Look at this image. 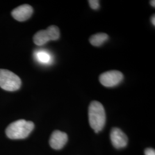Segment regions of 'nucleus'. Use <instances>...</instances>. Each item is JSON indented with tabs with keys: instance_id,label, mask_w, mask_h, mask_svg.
I'll return each instance as SVG.
<instances>
[{
	"instance_id": "nucleus-6",
	"label": "nucleus",
	"mask_w": 155,
	"mask_h": 155,
	"mask_svg": "<svg viewBox=\"0 0 155 155\" xmlns=\"http://www.w3.org/2000/svg\"><path fill=\"white\" fill-rule=\"evenodd\" d=\"M110 140L113 145L117 149L125 147L128 141L127 135L118 127H113L111 129Z\"/></svg>"
},
{
	"instance_id": "nucleus-11",
	"label": "nucleus",
	"mask_w": 155,
	"mask_h": 155,
	"mask_svg": "<svg viewBox=\"0 0 155 155\" xmlns=\"http://www.w3.org/2000/svg\"><path fill=\"white\" fill-rule=\"evenodd\" d=\"M89 5L90 7L94 10H97L100 8V1L98 0H90Z\"/></svg>"
},
{
	"instance_id": "nucleus-8",
	"label": "nucleus",
	"mask_w": 155,
	"mask_h": 155,
	"mask_svg": "<svg viewBox=\"0 0 155 155\" xmlns=\"http://www.w3.org/2000/svg\"><path fill=\"white\" fill-rule=\"evenodd\" d=\"M67 140L68 136L66 133L58 130H55L50 137V146L54 150H61L66 145Z\"/></svg>"
},
{
	"instance_id": "nucleus-3",
	"label": "nucleus",
	"mask_w": 155,
	"mask_h": 155,
	"mask_svg": "<svg viewBox=\"0 0 155 155\" xmlns=\"http://www.w3.org/2000/svg\"><path fill=\"white\" fill-rule=\"evenodd\" d=\"M21 85L20 78L9 70L0 69V87L9 91H16Z\"/></svg>"
},
{
	"instance_id": "nucleus-12",
	"label": "nucleus",
	"mask_w": 155,
	"mask_h": 155,
	"mask_svg": "<svg viewBox=\"0 0 155 155\" xmlns=\"http://www.w3.org/2000/svg\"><path fill=\"white\" fill-rule=\"evenodd\" d=\"M145 155H155V150L152 148H147L145 150Z\"/></svg>"
},
{
	"instance_id": "nucleus-14",
	"label": "nucleus",
	"mask_w": 155,
	"mask_h": 155,
	"mask_svg": "<svg viewBox=\"0 0 155 155\" xmlns=\"http://www.w3.org/2000/svg\"><path fill=\"white\" fill-rule=\"evenodd\" d=\"M150 4L152 6L153 8H155V1H154V0H152V1H150Z\"/></svg>"
},
{
	"instance_id": "nucleus-1",
	"label": "nucleus",
	"mask_w": 155,
	"mask_h": 155,
	"mask_svg": "<svg viewBox=\"0 0 155 155\" xmlns=\"http://www.w3.org/2000/svg\"><path fill=\"white\" fill-rule=\"evenodd\" d=\"M89 121L91 127L98 133L104 127L106 123L105 109L100 102L92 101L89 107Z\"/></svg>"
},
{
	"instance_id": "nucleus-5",
	"label": "nucleus",
	"mask_w": 155,
	"mask_h": 155,
	"mask_svg": "<svg viewBox=\"0 0 155 155\" xmlns=\"http://www.w3.org/2000/svg\"><path fill=\"white\" fill-rule=\"evenodd\" d=\"M124 79L122 73L117 70H111L100 75V83L107 87H114L121 82Z\"/></svg>"
},
{
	"instance_id": "nucleus-2",
	"label": "nucleus",
	"mask_w": 155,
	"mask_h": 155,
	"mask_svg": "<svg viewBox=\"0 0 155 155\" xmlns=\"http://www.w3.org/2000/svg\"><path fill=\"white\" fill-rule=\"evenodd\" d=\"M32 121L19 120L11 123L6 129V134L11 139H23L27 137L34 129Z\"/></svg>"
},
{
	"instance_id": "nucleus-4",
	"label": "nucleus",
	"mask_w": 155,
	"mask_h": 155,
	"mask_svg": "<svg viewBox=\"0 0 155 155\" xmlns=\"http://www.w3.org/2000/svg\"><path fill=\"white\" fill-rule=\"evenodd\" d=\"M60 38L59 28L56 25H51L47 29L39 31L33 36L35 45L41 46L51 40H57Z\"/></svg>"
},
{
	"instance_id": "nucleus-10",
	"label": "nucleus",
	"mask_w": 155,
	"mask_h": 155,
	"mask_svg": "<svg viewBox=\"0 0 155 155\" xmlns=\"http://www.w3.org/2000/svg\"><path fill=\"white\" fill-rule=\"evenodd\" d=\"M35 57L38 61L43 64H48L52 61L50 54L43 50L37 51L35 53Z\"/></svg>"
},
{
	"instance_id": "nucleus-13",
	"label": "nucleus",
	"mask_w": 155,
	"mask_h": 155,
	"mask_svg": "<svg viewBox=\"0 0 155 155\" xmlns=\"http://www.w3.org/2000/svg\"><path fill=\"white\" fill-rule=\"evenodd\" d=\"M151 22L152 24L155 26V15H152V16L151 17Z\"/></svg>"
},
{
	"instance_id": "nucleus-9",
	"label": "nucleus",
	"mask_w": 155,
	"mask_h": 155,
	"mask_svg": "<svg viewBox=\"0 0 155 155\" xmlns=\"http://www.w3.org/2000/svg\"><path fill=\"white\" fill-rule=\"evenodd\" d=\"M109 39V36L105 33H98L92 35L89 41L91 45L95 47H99L103 45Z\"/></svg>"
},
{
	"instance_id": "nucleus-7",
	"label": "nucleus",
	"mask_w": 155,
	"mask_h": 155,
	"mask_svg": "<svg viewBox=\"0 0 155 155\" xmlns=\"http://www.w3.org/2000/svg\"><path fill=\"white\" fill-rule=\"evenodd\" d=\"M33 13L32 7L28 4L19 6L12 12L13 17L18 21L27 20Z\"/></svg>"
}]
</instances>
